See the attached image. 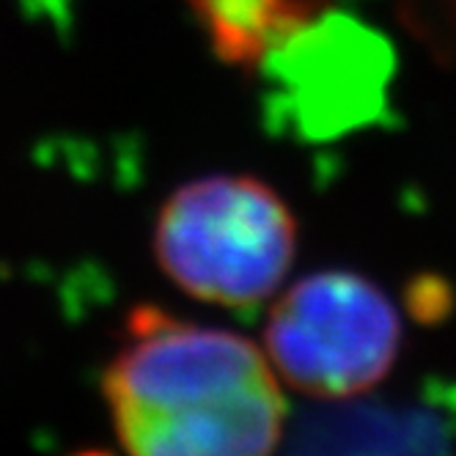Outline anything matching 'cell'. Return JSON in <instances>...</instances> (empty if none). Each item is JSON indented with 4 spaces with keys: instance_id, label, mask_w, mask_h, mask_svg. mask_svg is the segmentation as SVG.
Here are the masks:
<instances>
[{
    "instance_id": "obj_1",
    "label": "cell",
    "mask_w": 456,
    "mask_h": 456,
    "mask_svg": "<svg viewBox=\"0 0 456 456\" xmlns=\"http://www.w3.org/2000/svg\"><path fill=\"white\" fill-rule=\"evenodd\" d=\"M126 456H273L286 402L270 357L225 328L138 308L102 379Z\"/></svg>"
},
{
    "instance_id": "obj_2",
    "label": "cell",
    "mask_w": 456,
    "mask_h": 456,
    "mask_svg": "<svg viewBox=\"0 0 456 456\" xmlns=\"http://www.w3.org/2000/svg\"><path fill=\"white\" fill-rule=\"evenodd\" d=\"M297 253L289 204L248 174H215L182 184L162 204L154 256L184 295L250 308L281 289Z\"/></svg>"
},
{
    "instance_id": "obj_3",
    "label": "cell",
    "mask_w": 456,
    "mask_h": 456,
    "mask_svg": "<svg viewBox=\"0 0 456 456\" xmlns=\"http://www.w3.org/2000/svg\"><path fill=\"white\" fill-rule=\"evenodd\" d=\"M402 319L385 291L357 273H316L270 308L265 352L281 382L316 402H354L399 361Z\"/></svg>"
},
{
    "instance_id": "obj_4",
    "label": "cell",
    "mask_w": 456,
    "mask_h": 456,
    "mask_svg": "<svg viewBox=\"0 0 456 456\" xmlns=\"http://www.w3.org/2000/svg\"><path fill=\"white\" fill-rule=\"evenodd\" d=\"M262 72L281 83L295 124L308 133H341L382 105L390 50L374 30L330 6L278 47Z\"/></svg>"
},
{
    "instance_id": "obj_5",
    "label": "cell",
    "mask_w": 456,
    "mask_h": 456,
    "mask_svg": "<svg viewBox=\"0 0 456 456\" xmlns=\"http://www.w3.org/2000/svg\"><path fill=\"white\" fill-rule=\"evenodd\" d=\"M201 22L217 58L240 69L262 63L297 37L333 4L330 0H182Z\"/></svg>"
},
{
    "instance_id": "obj_6",
    "label": "cell",
    "mask_w": 456,
    "mask_h": 456,
    "mask_svg": "<svg viewBox=\"0 0 456 456\" xmlns=\"http://www.w3.org/2000/svg\"><path fill=\"white\" fill-rule=\"evenodd\" d=\"M295 435L289 456H445L423 418L410 412L366 410L338 402Z\"/></svg>"
},
{
    "instance_id": "obj_7",
    "label": "cell",
    "mask_w": 456,
    "mask_h": 456,
    "mask_svg": "<svg viewBox=\"0 0 456 456\" xmlns=\"http://www.w3.org/2000/svg\"><path fill=\"white\" fill-rule=\"evenodd\" d=\"M420 20L432 30H443L445 39L456 45V0H418Z\"/></svg>"
}]
</instances>
